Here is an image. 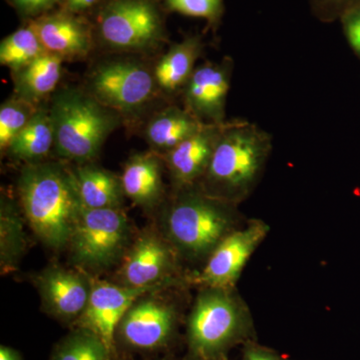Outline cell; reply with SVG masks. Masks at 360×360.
<instances>
[{
    "instance_id": "83f0119b",
    "label": "cell",
    "mask_w": 360,
    "mask_h": 360,
    "mask_svg": "<svg viewBox=\"0 0 360 360\" xmlns=\"http://www.w3.org/2000/svg\"><path fill=\"white\" fill-rule=\"evenodd\" d=\"M345 30L352 49L360 53V8L347 14L345 20Z\"/></svg>"
},
{
    "instance_id": "2e32d148",
    "label": "cell",
    "mask_w": 360,
    "mask_h": 360,
    "mask_svg": "<svg viewBox=\"0 0 360 360\" xmlns=\"http://www.w3.org/2000/svg\"><path fill=\"white\" fill-rule=\"evenodd\" d=\"M49 53L59 58H77L90 49L89 30L82 21L65 13L44 16L30 23Z\"/></svg>"
},
{
    "instance_id": "44dd1931",
    "label": "cell",
    "mask_w": 360,
    "mask_h": 360,
    "mask_svg": "<svg viewBox=\"0 0 360 360\" xmlns=\"http://www.w3.org/2000/svg\"><path fill=\"white\" fill-rule=\"evenodd\" d=\"M63 60L58 56L45 52L16 71L18 96L35 103L53 91L60 79Z\"/></svg>"
},
{
    "instance_id": "4316f807",
    "label": "cell",
    "mask_w": 360,
    "mask_h": 360,
    "mask_svg": "<svg viewBox=\"0 0 360 360\" xmlns=\"http://www.w3.org/2000/svg\"><path fill=\"white\" fill-rule=\"evenodd\" d=\"M172 11L214 22L222 13V0H167Z\"/></svg>"
},
{
    "instance_id": "cb8c5ba5",
    "label": "cell",
    "mask_w": 360,
    "mask_h": 360,
    "mask_svg": "<svg viewBox=\"0 0 360 360\" xmlns=\"http://www.w3.org/2000/svg\"><path fill=\"white\" fill-rule=\"evenodd\" d=\"M111 355L98 336L80 328L60 343L53 360H110Z\"/></svg>"
},
{
    "instance_id": "30bf717a",
    "label": "cell",
    "mask_w": 360,
    "mask_h": 360,
    "mask_svg": "<svg viewBox=\"0 0 360 360\" xmlns=\"http://www.w3.org/2000/svg\"><path fill=\"white\" fill-rule=\"evenodd\" d=\"M269 226L253 221L245 229L231 231L208 258L200 281L208 288L229 290L238 281L246 262L266 236Z\"/></svg>"
},
{
    "instance_id": "f1b7e54d",
    "label": "cell",
    "mask_w": 360,
    "mask_h": 360,
    "mask_svg": "<svg viewBox=\"0 0 360 360\" xmlns=\"http://www.w3.org/2000/svg\"><path fill=\"white\" fill-rule=\"evenodd\" d=\"M16 4L27 11H37L51 6L56 0H14Z\"/></svg>"
},
{
    "instance_id": "8fae6325",
    "label": "cell",
    "mask_w": 360,
    "mask_h": 360,
    "mask_svg": "<svg viewBox=\"0 0 360 360\" xmlns=\"http://www.w3.org/2000/svg\"><path fill=\"white\" fill-rule=\"evenodd\" d=\"M231 63H206L194 70L184 89L186 110L205 124H222L231 86Z\"/></svg>"
},
{
    "instance_id": "4fadbf2b",
    "label": "cell",
    "mask_w": 360,
    "mask_h": 360,
    "mask_svg": "<svg viewBox=\"0 0 360 360\" xmlns=\"http://www.w3.org/2000/svg\"><path fill=\"white\" fill-rule=\"evenodd\" d=\"M44 307L63 321L79 319L86 309L92 285L73 270L51 267L37 277Z\"/></svg>"
},
{
    "instance_id": "277c9868",
    "label": "cell",
    "mask_w": 360,
    "mask_h": 360,
    "mask_svg": "<svg viewBox=\"0 0 360 360\" xmlns=\"http://www.w3.org/2000/svg\"><path fill=\"white\" fill-rule=\"evenodd\" d=\"M184 188V193L167 212L165 229L168 238L187 257L210 255L231 232L232 219L227 202L205 191Z\"/></svg>"
},
{
    "instance_id": "7a4b0ae2",
    "label": "cell",
    "mask_w": 360,
    "mask_h": 360,
    "mask_svg": "<svg viewBox=\"0 0 360 360\" xmlns=\"http://www.w3.org/2000/svg\"><path fill=\"white\" fill-rule=\"evenodd\" d=\"M269 134L248 122H224L205 175L206 193L231 202L245 198L269 155Z\"/></svg>"
},
{
    "instance_id": "e0dca14e",
    "label": "cell",
    "mask_w": 360,
    "mask_h": 360,
    "mask_svg": "<svg viewBox=\"0 0 360 360\" xmlns=\"http://www.w3.org/2000/svg\"><path fill=\"white\" fill-rule=\"evenodd\" d=\"M123 193L141 206H151L162 193L160 158L153 153L132 156L122 177Z\"/></svg>"
},
{
    "instance_id": "ffe728a7",
    "label": "cell",
    "mask_w": 360,
    "mask_h": 360,
    "mask_svg": "<svg viewBox=\"0 0 360 360\" xmlns=\"http://www.w3.org/2000/svg\"><path fill=\"white\" fill-rule=\"evenodd\" d=\"M201 49L202 45L198 37H188L174 44L156 65L153 72L156 84L168 92L186 86L195 70L194 65Z\"/></svg>"
},
{
    "instance_id": "d4e9b609",
    "label": "cell",
    "mask_w": 360,
    "mask_h": 360,
    "mask_svg": "<svg viewBox=\"0 0 360 360\" xmlns=\"http://www.w3.org/2000/svg\"><path fill=\"white\" fill-rule=\"evenodd\" d=\"M37 110L34 103L20 96L9 99L0 108V148L6 151L13 139L30 123Z\"/></svg>"
},
{
    "instance_id": "7402d4cb",
    "label": "cell",
    "mask_w": 360,
    "mask_h": 360,
    "mask_svg": "<svg viewBox=\"0 0 360 360\" xmlns=\"http://www.w3.org/2000/svg\"><path fill=\"white\" fill-rule=\"evenodd\" d=\"M52 146L54 130L51 112L39 110L6 151L16 160L34 161L49 155Z\"/></svg>"
},
{
    "instance_id": "ac0fdd59",
    "label": "cell",
    "mask_w": 360,
    "mask_h": 360,
    "mask_svg": "<svg viewBox=\"0 0 360 360\" xmlns=\"http://www.w3.org/2000/svg\"><path fill=\"white\" fill-rule=\"evenodd\" d=\"M73 179L82 206L90 210L120 207L122 180L103 168L84 165L72 170Z\"/></svg>"
},
{
    "instance_id": "d6986e66",
    "label": "cell",
    "mask_w": 360,
    "mask_h": 360,
    "mask_svg": "<svg viewBox=\"0 0 360 360\" xmlns=\"http://www.w3.org/2000/svg\"><path fill=\"white\" fill-rule=\"evenodd\" d=\"M205 125L187 110L168 108L151 118L146 135L153 148L168 153L200 131Z\"/></svg>"
},
{
    "instance_id": "1f68e13d",
    "label": "cell",
    "mask_w": 360,
    "mask_h": 360,
    "mask_svg": "<svg viewBox=\"0 0 360 360\" xmlns=\"http://www.w3.org/2000/svg\"><path fill=\"white\" fill-rule=\"evenodd\" d=\"M0 360H22L20 352L13 348L4 347H0Z\"/></svg>"
},
{
    "instance_id": "f546056e",
    "label": "cell",
    "mask_w": 360,
    "mask_h": 360,
    "mask_svg": "<svg viewBox=\"0 0 360 360\" xmlns=\"http://www.w3.org/2000/svg\"><path fill=\"white\" fill-rule=\"evenodd\" d=\"M245 360H278L274 354L259 348H250L245 352Z\"/></svg>"
},
{
    "instance_id": "9a60e30c",
    "label": "cell",
    "mask_w": 360,
    "mask_h": 360,
    "mask_svg": "<svg viewBox=\"0 0 360 360\" xmlns=\"http://www.w3.org/2000/svg\"><path fill=\"white\" fill-rule=\"evenodd\" d=\"M221 124H205L167 153V165L174 181L180 187H188L205 175Z\"/></svg>"
},
{
    "instance_id": "4dcf8cb0",
    "label": "cell",
    "mask_w": 360,
    "mask_h": 360,
    "mask_svg": "<svg viewBox=\"0 0 360 360\" xmlns=\"http://www.w3.org/2000/svg\"><path fill=\"white\" fill-rule=\"evenodd\" d=\"M98 0H68V6L71 11H82L96 4Z\"/></svg>"
},
{
    "instance_id": "3957f363",
    "label": "cell",
    "mask_w": 360,
    "mask_h": 360,
    "mask_svg": "<svg viewBox=\"0 0 360 360\" xmlns=\"http://www.w3.org/2000/svg\"><path fill=\"white\" fill-rule=\"evenodd\" d=\"M49 112L56 153L80 162L98 153L118 123L113 111L91 94L77 89L58 91L52 99Z\"/></svg>"
},
{
    "instance_id": "603a6c76",
    "label": "cell",
    "mask_w": 360,
    "mask_h": 360,
    "mask_svg": "<svg viewBox=\"0 0 360 360\" xmlns=\"http://www.w3.org/2000/svg\"><path fill=\"white\" fill-rule=\"evenodd\" d=\"M45 52L47 51L44 45L30 25L2 40L0 44V63L18 71Z\"/></svg>"
},
{
    "instance_id": "9c48e42d",
    "label": "cell",
    "mask_w": 360,
    "mask_h": 360,
    "mask_svg": "<svg viewBox=\"0 0 360 360\" xmlns=\"http://www.w3.org/2000/svg\"><path fill=\"white\" fill-rule=\"evenodd\" d=\"M160 288V285L130 288L124 284H94L91 288L86 309L78 319L80 328L86 329L98 336L112 354L118 326L123 316L141 296Z\"/></svg>"
},
{
    "instance_id": "484cf974",
    "label": "cell",
    "mask_w": 360,
    "mask_h": 360,
    "mask_svg": "<svg viewBox=\"0 0 360 360\" xmlns=\"http://www.w3.org/2000/svg\"><path fill=\"white\" fill-rule=\"evenodd\" d=\"M22 225L13 206H1V264L13 265L23 250Z\"/></svg>"
},
{
    "instance_id": "8992f818",
    "label": "cell",
    "mask_w": 360,
    "mask_h": 360,
    "mask_svg": "<svg viewBox=\"0 0 360 360\" xmlns=\"http://www.w3.org/2000/svg\"><path fill=\"white\" fill-rule=\"evenodd\" d=\"M243 324V311L226 290L210 288L198 296L188 319V342L194 356L214 359L229 347Z\"/></svg>"
},
{
    "instance_id": "5b68a950",
    "label": "cell",
    "mask_w": 360,
    "mask_h": 360,
    "mask_svg": "<svg viewBox=\"0 0 360 360\" xmlns=\"http://www.w3.org/2000/svg\"><path fill=\"white\" fill-rule=\"evenodd\" d=\"M129 236V220L120 207L82 206L70 241L72 257L90 269L110 266L122 255Z\"/></svg>"
},
{
    "instance_id": "6da1fadb",
    "label": "cell",
    "mask_w": 360,
    "mask_h": 360,
    "mask_svg": "<svg viewBox=\"0 0 360 360\" xmlns=\"http://www.w3.org/2000/svg\"><path fill=\"white\" fill-rule=\"evenodd\" d=\"M18 186L25 219L40 240L53 250L68 245L82 208L72 170L58 163H30Z\"/></svg>"
},
{
    "instance_id": "7c38bea8",
    "label": "cell",
    "mask_w": 360,
    "mask_h": 360,
    "mask_svg": "<svg viewBox=\"0 0 360 360\" xmlns=\"http://www.w3.org/2000/svg\"><path fill=\"white\" fill-rule=\"evenodd\" d=\"M174 311L169 305L153 298H139L120 321L117 335L135 349L163 347L174 328Z\"/></svg>"
},
{
    "instance_id": "ba28073f",
    "label": "cell",
    "mask_w": 360,
    "mask_h": 360,
    "mask_svg": "<svg viewBox=\"0 0 360 360\" xmlns=\"http://www.w3.org/2000/svg\"><path fill=\"white\" fill-rule=\"evenodd\" d=\"M155 75L132 61H110L99 65L89 79V94L111 110L134 112L150 101Z\"/></svg>"
},
{
    "instance_id": "52a82bcc",
    "label": "cell",
    "mask_w": 360,
    "mask_h": 360,
    "mask_svg": "<svg viewBox=\"0 0 360 360\" xmlns=\"http://www.w3.org/2000/svg\"><path fill=\"white\" fill-rule=\"evenodd\" d=\"M162 32L160 14L148 0H113L99 20L101 39L116 51L150 49L158 44Z\"/></svg>"
},
{
    "instance_id": "5bb4252c",
    "label": "cell",
    "mask_w": 360,
    "mask_h": 360,
    "mask_svg": "<svg viewBox=\"0 0 360 360\" xmlns=\"http://www.w3.org/2000/svg\"><path fill=\"white\" fill-rule=\"evenodd\" d=\"M170 266V252L156 234L146 233L135 241L123 260L120 276L130 288H151L160 281Z\"/></svg>"
}]
</instances>
